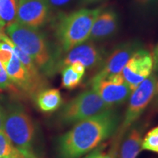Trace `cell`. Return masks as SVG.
I'll return each instance as SVG.
<instances>
[{
    "mask_svg": "<svg viewBox=\"0 0 158 158\" xmlns=\"http://www.w3.org/2000/svg\"><path fill=\"white\" fill-rule=\"evenodd\" d=\"M120 116L113 108L77 122L58 140L61 158H79L117 131Z\"/></svg>",
    "mask_w": 158,
    "mask_h": 158,
    "instance_id": "obj_1",
    "label": "cell"
},
{
    "mask_svg": "<svg viewBox=\"0 0 158 158\" xmlns=\"http://www.w3.org/2000/svg\"><path fill=\"white\" fill-rule=\"evenodd\" d=\"M6 32L12 42L31 57L40 71L49 76L56 73L57 56L37 29L15 22L6 27Z\"/></svg>",
    "mask_w": 158,
    "mask_h": 158,
    "instance_id": "obj_2",
    "label": "cell"
},
{
    "mask_svg": "<svg viewBox=\"0 0 158 158\" xmlns=\"http://www.w3.org/2000/svg\"><path fill=\"white\" fill-rule=\"evenodd\" d=\"M101 11V7L83 8L69 14L59 15L55 31L63 52H68L88 40L94 21Z\"/></svg>",
    "mask_w": 158,
    "mask_h": 158,
    "instance_id": "obj_3",
    "label": "cell"
},
{
    "mask_svg": "<svg viewBox=\"0 0 158 158\" xmlns=\"http://www.w3.org/2000/svg\"><path fill=\"white\" fill-rule=\"evenodd\" d=\"M2 130L23 157L37 158L33 148L34 124L21 105H11L5 111Z\"/></svg>",
    "mask_w": 158,
    "mask_h": 158,
    "instance_id": "obj_4",
    "label": "cell"
},
{
    "mask_svg": "<svg viewBox=\"0 0 158 158\" xmlns=\"http://www.w3.org/2000/svg\"><path fill=\"white\" fill-rule=\"evenodd\" d=\"M110 108H112L105 103L93 89H88L67 102L59 111L58 117L62 124H75Z\"/></svg>",
    "mask_w": 158,
    "mask_h": 158,
    "instance_id": "obj_5",
    "label": "cell"
},
{
    "mask_svg": "<svg viewBox=\"0 0 158 158\" xmlns=\"http://www.w3.org/2000/svg\"><path fill=\"white\" fill-rule=\"evenodd\" d=\"M157 76L152 73L132 92L124 119L121 126L118 128V133L116 140V145H114L115 147H118V143L121 141L124 134L127 133V130L137 121L155 94H157Z\"/></svg>",
    "mask_w": 158,
    "mask_h": 158,
    "instance_id": "obj_6",
    "label": "cell"
},
{
    "mask_svg": "<svg viewBox=\"0 0 158 158\" xmlns=\"http://www.w3.org/2000/svg\"><path fill=\"white\" fill-rule=\"evenodd\" d=\"M89 84L110 108L118 106L130 98L133 90L122 76L118 73L100 80L90 81Z\"/></svg>",
    "mask_w": 158,
    "mask_h": 158,
    "instance_id": "obj_7",
    "label": "cell"
},
{
    "mask_svg": "<svg viewBox=\"0 0 158 158\" xmlns=\"http://www.w3.org/2000/svg\"><path fill=\"white\" fill-rule=\"evenodd\" d=\"M104 61V51L98 48L93 41L88 40L70 49L64 56L59 58L56 70H62L74 62L81 63L86 68L94 69L101 67Z\"/></svg>",
    "mask_w": 158,
    "mask_h": 158,
    "instance_id": "obj_8",
    "label": "cell"
},
{
    "mask_svg": "<svg viewBox=\"0 0 158 158\" xmlns=\"http://www.w3.org/2000/svg\"><path fill=\"white\" fill-rule=\"evenodd\" d=\"M153 57L149 51L140 48L130 57L122 71V75L132 90L152 73Z\"/></svg>",
    "mask_w": 158,
    "mask_h": 158,
    "instance_id": "obj_9",
    "label": "cell"
},
{
    "mask_svg": "<svg viewBox=\"0 0 158 158\" xmlns=\"http://www.w3.org/2000/svg\"><path fill=\"white\" fill-rule=\"evenodd\" d=\"M140 48H141V44L137 41H130L118 45L105 59L101 69L92 77L91 81L100 80L121 73L132 55Z\"/></svg>",
    "mask_w": 158,
    "mask_h": 158,
    "instance_id": "obj_10",
    "label": "cell"
},
{
    "mask_svg": "<svg viewBox=\"0 0 158 158\" xmlns=\"http://www.w3.org/2000/svg\"><path fill=\"white\" fill-rule=\"evenodd\" d=\"M50 6L46 0H19L15 22L37 29L46 23Z\"/></svg>",
    "mask_w": 158,
    "mask_h": 158,
    "instance_id": "obj_11",
    "label": "cell"
},
{
    "mask_svg": "<svg viewBox=\"0 0 158 158\" xmlns=\"http://www.w3.org/2000/svg\"><path fill=\"white\" fill-rule=\"evenodd\" d=\"M5 69L13 84L30 98L35 99L39 92L42 91L33 81L14 51L12 59Z\"/></svg>",
    "mask_w": 158,
    "mask_h": 158,
    "instance_id": "obj_12",
    "label": "cell"
},
{
    "mask_svg": "<svg viewBox=\"0 0 158 158\" xmlns=\"http://www.w3.org/2000/svg\"><path fill=\"white\" fill-rule=\"evenodd\" d=\"M118 27V16L113 10L101 11L92 26L89 40L98 41L115 34Z\"/></svg>",
    "mask_w": 158,
    "mask_h": 158,
    "instance_id": "obj_13",
    "label": "cell"
},
{
    "mask_svg": "<svg viewBox=\"0 0 158 158\" xmlns=\"http://www.w3.org/2000/svg\"><path fill=\"white\" fill-rule=\"evenodd\" d=\"M142 129L132 126L124 134V138L120 146L118 158H136L141 151Z\"/></svg>",
    "mask_w": 158,
    "mask_h": 158,
    "instance_id": "obj_14",
    "label": "cell"
},
{
    "mask_svg": "<svg viewBox=\"0 0 158 158\" xmlns=\"http://www.w3.org/2000/svg\"><path fill=\"white\" fill-rule=\"evenodd\" d=\"M37 107L43 112L56 110L62 103L60 92L56 89H45L35 98Z\"/></svg>",
    "mask_w": 158,
    "mask_h": 158,
    "instance_id": "obj_15",
    "label": "cell"
},
{
    "mask_svg": "<svg viewBox=\"0 0 158 158\" xmlns=\"http://www.w3.org/2000/svg\"><path fill=\"white\" fill-rule=\"evenodd\" d=\"M13 48L15 55H16L20 62H21V64L23 65V67L28 72L33 81L37 84V86L41 90L45 89L47 86V83L43 77L42 74L40 73V71L38 68L35 64L34 61L31 59L28 54H26L24 51H23L15 44L13 45Z\"/></svg>",
    "mask_w": 158,
    "mask_h": 158,
    "instance_id": "obj_16",
    "label": "cell"
},
{
    "mask_svg": "<svg viewBox=\"0 0 158 158\" xmlns=\"http://www.w3.org/2000/svg\"><path fill=\"white\" fill-rule=\"evenodd\" d=\"M16 0L0 1V27L4 28L13 24L16 20Z\"/></svg>",
    "mask_w": 158,
    "mask_h": 158,
    "instance_id": "obj_17",
    "label": "cell"
},
{
    "mask_svg": "<svg viewBox=\"0 0 158 158\" xmlns=\"http://www.w3.org/2000/svg\"><path fill=\"white\" fill-rule=\"evenodd\" d=\"M62 86L67 89H74L81 82L84 76L76 73L70 65L65 67L62 70Z\"/></svg>",
    "mask_w": 158,
    "mask_h": 158,
    "instance_id": "obj_18",
    "label": "cell"
},
{
    "mask_svg": "<svg viewBox=\"0 0 158 158\" xmlns=\"http://www.w3.org/2000/svg\"><path fill=\"white\" fill-rule=\"evenodd\" d=\"M0 157L24 158L15 148L3 130H0Z\"/></svg>",
    "mask_w": 158,
    "mask_h": 158,
    "instance_id": "obj_19",
    "label": "cell"
},
{
    "mask_svg": "<svg viewBox=\"0 0 158 158\" xmlns=\"http://www.w3.org/2000/svg\"><path fill=\"white\" fill-rule=\"evenodd\" d=\"M158 154V126L150 130L143 139L141 150Z\"/></svg>",
    "mask_w": 158,
    "mask_h": 158,
    "instance_id": "obj_20",
    "label": "cell"
},
{
    "mask_svg": "<svg viewBox=\"0 0 158 158\" xmlns=\"http://www.w3.org/2000/svg\"><path fill=\"white\" fill-rule=\"evenodd\" d=\"M14 85L11 82L8 75L0 62V89H12Z\"/></svg>",
    "mask_w": 158,
    "mask_h": 158,
    "instance_id": "obj_21",
    "label": "cell"
},
{
    "mask_svg": "<svg viewBox=\"0 0 158 158\" xmlns=\"http://www.w3.org/2000/svg\"><path fill=\"white\" fill-rule=\"evenodd\" d=\"M13 51L0 49V62L2 64L4 68H6L13 56Z\"/></svg>",
    "mask_w": 158,
    "mask_h": 158,
    "instance_id": "obj_22",
    "label": "cell"
},
{
    "mask_svg": "<svg viewBox=\"0 0 158 158\" xmlns=\"http://www.w3.org/2000/svg\"><path fill=\"white\" fill-rule=\"evenodd\" d=\"M133 2L142 8H150L158 5V0H133Z\"/></svg>",
    "mask_w": 158,
    "mask_h": 158,
    "instance_id": "obj_23",
    "label": "cell"
},
{
    "mask_svg": "<svg viewBox=\"0 0 158 158\" xmlns=\"http://www.w3.org/2000/svg\"><path fill=\"white\" fill-rule=\"evenodd\" d=\"M85 158H111V154L107 155V154L102 152L100 150H96L86 156Z\"/></svg>",
    "mask_w": 158,
    "mask_h": 158,
    "instance_id": "obj_24",
    "label": "cell"
},
{
    "mask_svg": "<svg viewBox=\"0 0 158 158\" xmlns=\"http://www.w3.org/2000/svg\"><path fill=\"white\" fill-rule=\"evenodd\" d=\"M49 6L53 7H61V6L67 5L70 0H46Z\"/></svg>",
    "mask_w": 158,
    "mask_h": 158,
    "instance_id": "obj_25",
    "label": "cell"
},
{
    "mask_svg": "<svg viewBox=\"0 0 158 158\" xmlns=\"http://www.w3.org/2000/svg\"><path fill=\"white\" fill-rule=\"evenodd\" d=\"M153 62H154V69L156 72H158V44L156 45V47L153 51Z\"/></svg>",
    "mask_w": 158,
    "mask_h": 158,
    "instance_id": "obj_26",
    "label": "cell"
},
{
    "mask_svg": "<svg viewBox=\"0 0 158 158\" xmlns=\"http://www.w3.org/2000/svg\"><path fill=\"white\" fill-rule=\"evenodd\" d=\"M4 119H5V111L0 106V130L3 129V124H4Z\"/></svg>",
    "mask_w": 158,
    "mask_h": 158,
    "instance_id": "obj_27",
    "label": "cell"
},
{
    "mask_svg": "<svg viewBox=\"0 0 158 158\" xmlns=\"http://www.w3.org/2000/svg\"><path fill=\"white\" fill-rule=\"evenodd\" d=\"M5 32V28L2 27H0V41H2V39L6 36Z\"/></svg>",
    "mask_w": 158,
    "mask_h": 158,
    "instance_id": "obj_28",
    "label": "cell"
},
{
    "mask_svg": "<svg viewBox=\"0 0 158 158\" xmlns=\"http://www.w3.org/2000/svg\"><path fill=\"white\" fill-rule=\"evenodd\" d=\"M100 1H102V0H84V2L86 3H94Z\"/></svg>",
    "mask_w": 158,
    "mask_h": 158,
    "instance_id": "obj_29",
    "label": "cell"
},
{
    "mask_svg": "<svg viewBox=\"0 0 158 158\" xmlns=\"http://www.w3.org/2000/svg\"><path fill=\"white\" fill-rule=\"evenodd\" d=\"M116 150H113V152H112L111 153V158H117V157H116Z\"/></svg>",
    "mask_w": 158,
    "mask_h": 158,
    "instance_id": "obj_30",
    "label": "cell"
},
{
    "mask_svg": "<svg viewBox=\"0 0 158 158\" xmlns=\"http://www.w3.org/2000/svg\"><path fill=\"white\" fill-rule=\"evenodd\" d=\"M157 94H158V81H157Z\"/></svg>",
    "mask_w": 158,
    "mask_h": 158,
    "instance_id": "obj_31",
    "label": "cell"
},
{
    "mask_svg": "<svg viewBox=\"0 0 158 158\" xmlns=\"http://www.w3.org/2000/svg\"><path fill=\"white\" fill-rule=\"evenodd\" d=\"M0 1H1V0H0Z\"/></svg>",
    "mask_w": 158,
    "mask_h": 158,
    "instance_id": "obj_32",
    "label": "cell"
},
{
    "mask_svg": "<svg viewBox=\"0 0 158 158\" xmlns=\"http://www.w3.org/2000/svg\"><path fill=\"white\" fill-rule=\"evenodd\" d=\"M0 158H1V157H0Z\"/></svg>",
    "mask_w": 158,
    "mask_h": 158,
    "instance_id": "obj_33",
    "label": "cell"
}]
</instances>
